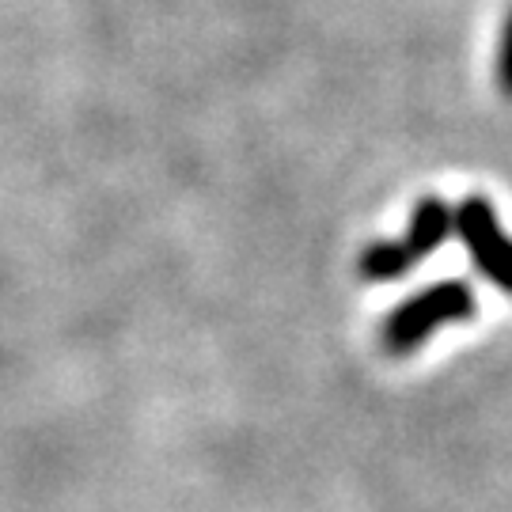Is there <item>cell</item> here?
<instances>
[{
  "instance_id": "5",
  "label": "cell",
  "mask_w": 512,
  "mask_h": 512,
  "mask_svg": "<svg viewBox=\"0 0 512 512\" xmlns=\"http://www.w3.org/2000/svg\"><path fill=\"white\" fill-rule=\"evenodd\" d=\"M497 88L512 99V8L501 27V46H497Z\"/></svg>"
},
{
  "instance_id": "1",
  "label": "cell",
  "mask_w": 512,
  "mask_h": 512,
  "mask_svg": "<svg viewBox=\"0 0 512 512\" xmlns=\"http://www.w3.org/2000/svg\"><path fill=\"white\" fill-rule=\"evenodd\" d=\"M475 308V289L467 281H437V285H429V289L414 293L410 300H403L399 308L387 311L384 327H380V346L391 357L414 353L440 327L471 319Z\"/></svg>"
},
{
  "instance_id": "4",
  "label": "cell",
  "mask_w": 512,
  "mask_h": 512,
  "mask_svg": "<svg viewBox=\"0 0 512 512\" xmlns=\"http://www.w3.org/2000/svg\"><path fill=\"white\" fill-rule=\"evenodd\" d=\"M418 266V258L406 251L403 239H376L368 243L361 258H357V274L361 281H372V285H384V281H399L410 270Z\"/></svg>"
},
{
  "instance_id": "3",
  "label": "cell",
  "mask_w": 512,
  "mask_h": 512,
  "mask_svg": "<svg viewBox=\"0 0 512 512\" xmlns=\"http://www.w3.org/2000/svg\"><path fill=\"white\" fill-rule=\"evenodd\" d=\"M452 236V205L444 198H421L410 213V228H406V251L418 258H429L433 251L444 247V239Z\"/></svg>"
},
{
  "instance_id": "2",
  "label": "cell",
  "mask_w": 512,
  "mask_h": 512,
  "mask_svg": "<svg viewBox=\"0 0 512 512\" xmlns=\"http://www.w3.org/2000/svg\"><path fill=\"white\" fill-rule=\"evenodd\" d=\"M452 228L459 232L467 255L475 262V270L486 281H494L501 293L512 296V236L501 228L494 205L486 198H463V202L452 209Z\"/></svg>"
}]
</instances>
